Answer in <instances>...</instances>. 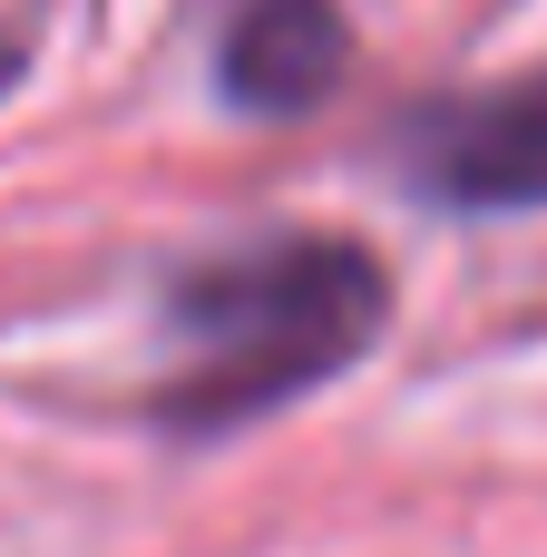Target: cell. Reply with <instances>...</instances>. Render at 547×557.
Instances as JSON below:
<instances>
[{
    "label": "cell",
    "instance_id": "cell-1",
    "mask_svg": "<svg viewBox=\"0 0 547 557\" xmlns=\"http://www.w3.org/2000/svg\"><path fill=\"white\" fill-rule=\"evenodd\" d=\"M166 313H176V372L157 392V421L235 431L352 372L391 313V274L352 235H274V245L196 264Z\"/></svg>",
    "mask_w": 547,
    "mask_h": 557
},
{
    "label": "cell",
    "instance_id": "cell-2",
    "mask_svg": "<svg viewBox=\"0 0 547 557\" xmlns=\"http://www.w3.org/2000/svg\"><path fill=\"white\" fill-rule=\"evenodd\" d=\"M401 176L431 206H460V215H529V206H547V69L431 98L401 127Z\"/></svg>",
    "mask_w": 547,
    "mask_h": 557
},
{
    "label": "cell",
    "instance_id": "cell-3",
    "mask_svg": "<svg viewBox=\"0 0 547 557\" xmlns=\"http://www.w3.org/2000/svg\"><path fill=\"white\" fill-rule=\"evenodd\" d=\"M343 59H352L343 0H235L215 39V88L245 117H303L343 88Z\"/></svg>",
    "mask_w": 547,
    "mask_h": 557
},
{
    "label": "cell",
    "instance_id": "cell-4",
    "mask_svg": "<svg viewBox=\"0 0 547 557\" xmlns=\"http://www.w3.org/2000/svg\"><path fill=\"white\" fill-rule=\"evenodd\" d=\"M10 78H20V49H10V39H0V88H10Z\"/></svg>",
    "mask_w": 547,
    "mask_h": 557
}]
</instances>
